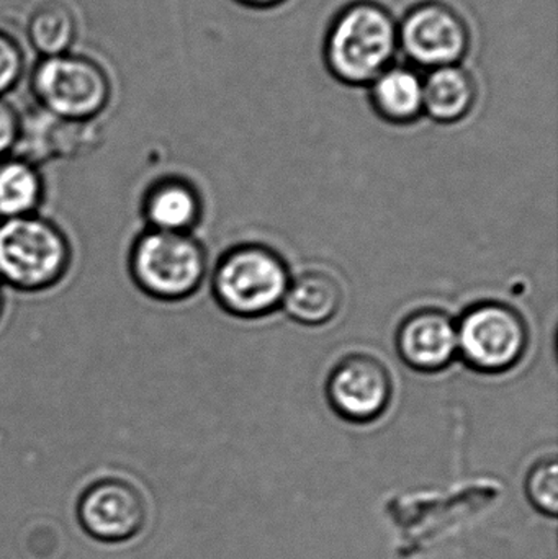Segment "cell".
Instances as JSON below:
<instances>
[{
	"instance_id": "cell-1",
	"label": "cell",
	"mask_w": 558,
	"mask_h": 559,
	"mask_svg": "<svg viewBox=\"0 0 558 559\" xmlns=\"http://www.w3.org/2000/svg\"><path fill=\"white\" fill-rule=\"evenodd\" d=\"M399 22L373 0H356L340 10L324 36L328 71L341 84L370 85L399 55Z\"/></svg>"
},
{
	"instance_id": "cell-2",
	"label": "cell",
	"mask_w": 558,
	"mask_h": 559,
	"mask_svg": "<svg viewBox=\"0 0 558 559\" xmlns=\"http://www.w3.org/2000/svg\"><path fill=\"white\" fill-rule=\"evenodd\" d=\"M72 248L51 219L29 215L0 222V282L23 293L58 285L68 274Z\"/></svg>"
},
{
	"instance_id": "cell-3",
	"label": "cell",
	"mask_w": 558,
	"mask_h": 559,
	"mask_svg": "<svg viewBox=\"0 0 558 559\" xmlns=\"http://www.w3.org/2000/svg\"><path fill=\"white\" fill-rule=\"evenodd\" d=\"M29 92L46 114L75 123H92L110 107L114 84L100 62L69 51L38 58L29 72Z\"/></svg>"
},
{
	"instance_id": "cell-4",
	"label": "cell",
	"mask_w": 558,
	"mask_h": 559,
	"mask_svg": "<svg viewBox=\"0 0 558 559\" xmlns=\"http://www.w3.org/2000/svg\"><path fill=\"white\" fill-rule=\"evenodd\" d=\"M290 285L284 259L261 245H241L219 259L212 292L219 308L241 319H258L281 308Z\"/></svg>"
},
{
	"instance_id": "cell-5",
	"label": "cell",
	"mask_w": 558,
	"mask_h": 559,
	"mask_svg": "<svg viewBox=\"0 0 558 559\" xmlns=\"http://www.w3.org/2000/svg\"><path fill=\"white\" fill-rule=\"evenodd\" d=\"M128 264L138 288L159 301L189 298L206 274L202 245L182 233L144 229L131 246Z\"/></svg>"
},
{
	"instance_id": "cell-6",
	"label": "cell",
	"mask_w": 558,
	"mask_h": 559,
	"mask_svg": "<svg viewBox=\"0 0 558 559\" xmlns=\"http://www.w3.org/2000/svg\"><path fill=\"white\" fill-rule=\"evenodd\" d=\"M458 324V355L472 370L504 373L520 364L530 344L523 316L500 301L471 306Z\"/></svg>"
},
{
	"instance_id": "cell-7",
	"label": "cell",
	"mask_w": 558,
	"mask_h": 559,
	"mask_svg": "<svg viewBox=\"0 0 558 559\" xmlns=\"http://www.w3.org/2000/svg\"><path fill=\"white\" fill-rule=\"evenodd\" d=\"M399 45L409 62L432 71L461 64L471 49V28L448 3L428 0L412 7L399 23Z\"/></svg>"
},
{
	"instance_id": "cell-8",
	"label": "cell",
	"mask_w": 558,
	"mask_h": 559,
	"mask_svg": "<svg viewBox=\"0 0 558 559\" xmlns=\"http://www.w3.org/2000/svg\"><path fill=\"white\" fill-rule=\"evenodd\" d=\"M392 391L385 365L366 354L344 357L327 381V396L334 413L354 424L379 419L390 406Z\"/></svg>"
},
{
	"instance_id": "cell-9",
	"label": "cell",
	"mask_w": 558,
	"mask_h": 559,
	"mask_svg": "<svg viewBox=\"0 0 558 559\" xmlns=\"http://www.w3.org/2000/svg\"><path fill=\"white\" fill-rule=\"evenodd\" d=\"M78 514L84 531L102 542L130 540L146 521L140 492L118 479L92 485L79 501Z\"/></svg>"
},
{
	"instance_id": "cell-10",
	"label": "cell",
	"mask_w": 558,
	"mask_h": 559,
	"mask_svg": "<svg viewBox=\"0 0 558 559\" xmlns=\"http://www.w3.org/2000/svg\"><path fill=\"white\" fill-rule=\"evenodd\" d=\"M396 350L413 370L436 373L458 357V324L441 309L425 308L403 319Z\"/></svg>"
},
{
	"instance_id": "cell-11",
	"label": "cell",
	"mask_w": 558,
	"mask_h": 559,
	"mask_svg": "<svg viewBox=\"0 0 558 559\" xmlns=\"http://www.w3.org/2000/svg\"><path fill=\"white\" fill-rule=\"evenodd\" d=\"M141 213L146 229L190 235L202 218V200L192 183L164 177L144 193Z\"/></svg>"
},
{
	"instance_id": "cell-12",
	"label": "cell",
	"mask_w": 558,
	"mask_h": 559,
	"mask_svg": "<svg viewBox=\"0 0 558 559\" xmlns=\"http://www.w3.org/2000/svg\"><path fill=\"white\" fill-rule=\"evenodd\" d=\"M92 123L61 120L38 108L36 114L22 117L20 140L13 154L32 160L38 167L55 157L72 156L81 150V143L87 141L85 136Z\"/></svg>"
},
{
	"instance_id": "cell-13",
	"label": "cell",
	"mask_w": 558,
	"mask_h": 559,
	"mask_svg": "<svg viewBox=\"0 0 558 559\" xmlns=\"http://www.w3.org/2000/svg\"><path fill=\"white\" fill-rule=\"evenodd\" d=\"M370 87V104L382 120L409 124L425 114L423 78L408 66H390Z\"/></svg>"
},
{
	"instance_id": "cell-14",
	"label": "cell",
	"mask_w": 558,
	"mask_h": 559,
	"mask_svg": "<svg viewBox=\"0 0 558 559\" xmlns=\"http://www.w3.org/2000/svg\"><path fill=\"white\" fill-rule=\"evenodd\" d=\"M423 88L425 114L442 124L464 120L477 102V84L461 64L432 69L423 79Z\"/></svg>"
},
{
	"instance_id": "cell-15",
	"label": "cell",
	"mask_w": 558,
	"mask_h": 559,
	"mask_svg": "<svg viewBox=\"0 0 558 559\" xmlns=\"http://www.w3.org/2000/svg\"><path fill=\"white\" fill-rule=\"evenodd\" d=\"M343 305V289L327 272L310 271L290 280L285 312L298 324L323 325L333 321Z\"/></svg>"
},
{
	"instance_id": "cell-16",
	"label": "cell",
	"mask_w": 558,
	"mask_h": 559,
	"mask_svg": "<svg viewBox=\"0 0 558 559\" xmlns=\"http://www.w3.org/2000/svg\"><path fill=\"white\" fill-rule=\"evenodd\" d=\"M46 195L41 170L25 157L0 159V222L36 215Z\"/></svg>"
},
{
	"instance_id": "cell-17",
	"label": "cell",
	"mask_w": 558,
	"mask_h": 559,
	"mask_svg": "<svg viewBox=\"0 0 558 559\" xmlns=\"http://www.w3.org/2000/svg\"><path fill=\"white\" fill-rule=\"evenodd\" d=\"M25 33L39 58L64 55L72 51L78 41V16L62 0H43L29 12Z\"/></svg>"
},
{
	"instance_id": "cell-18",
	"label": "cell",
	"mask_w": 558,
	"mask_h": 559,
	"mask_svg": "<svg viewBox=\"0 0 558 559\" xmlns=\"http://www.w3.org/2000/svg\"><path fill=\"white\" fill-rule=\"evenodd\" d=\"M526 495L541 514L557 518L558 463L556 456L543 459L527 473Z\"/></svg>"
},
{
	"instance_id": "cell-19",
	"label": "cell",
	"mask_w": 558,
	"mask_h": 559,
	"mask_svg": "<svg viewBox=\"0 0 558 559\" xmlns=\"http://www.w3.org/2000/svg\"><path fill=\"white\" fill-rule=\"evenodd\" d=\"M26 58L22 45L10 33L0 29V98H7L22 82Z\"/></svg>"
},
{
	"instance_id": "cell-20",
	"label": "cell",
	"mask_w": 558,
	"mask_h": 559,
	"mask_svg": "<svg viewBox=\"0 0 558 559\" xmlns=\"http://www.w3.org/2000/svg\"><path fill=\"white\" fill-rule=\"evenodd\" d=\"M22 130V115L7 98H0V159L12 156Z\"/></svg>"
},
{
	"instance_id": "cell-21",
	"label": "cell",
	"mask_w": 558,
	"mask_h": 559,
	"mask_svg": "<svg viewBox=\"0 0 558 559\" xmlns=\"http://www.w3.org/2000/svg\"><path fill=\"white\" fill-rule=\"evenodd\" d=\"M235 2L241 3L245 7H251V9H272V7L284 3L285 0H235Z\"/></svg>"
},
{
	"instance_id": "cell-22",
	"label": "cell",
	"mask_w": 558,
	"mask_h": 559,
	"mask_svg": "<svg viewBox=\"0 0 558 559\" xmlns=\"http://www.w3.org/2000/svg\"><path fill=\"white\" fill-rule=\"evenodd\" d=\"M3 302H5V299H3V285L2 282H0V316H2L3 312Z\"/></svg>"
}]
</instances>
